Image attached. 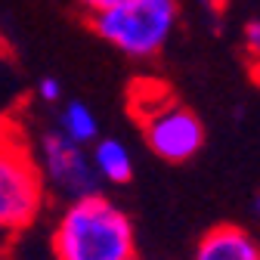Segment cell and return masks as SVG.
I'll use <instances>...</instances> for the list:
<instances>
[{"label":"cell","instance_id":"6da1fadb","mask_svg":"<svg viewBox=\"0 0 260 260\" xmlns=\"http://www.w3.org/2000/svg\"><path fill=\"white\" fill-rule=\"evenodd\" d=\"M134 248V223L103 192L69 202L50 236L53 260H127Z\"/></svg>","mask_w":260,"mask_h":260},{"label":"cell","instance_id":"7a4b0ae2","mask_svg":"<svg viewBox=\"0 0 260 260\" xmlns=\"http://www.w3.org/2000/svg\"><path fill=\"white\" fill-rule=\"evenodd\" d=\"M96 38L130 59H155L180 22L177 0H121L87 16Z\"/></svg>","mask_w":260,"mask_h":260},{"label":"cell","instance_id":"3957f363","mask_svg":"<svg viewBox=\"0 0 260 260\" xmlns=\"http://www.w3.org/2000/svg\"><path fill=\"white\" fill-rule=\"evenodd\" d=\"M44 177L19 127L0 121V230L22 233L44 208Z\"/></svg>","mask_w":260,"mask_h":260},{"label":"cell","instance_id":"277c9868","mask_svg":"<svg viewBox=\"0 0 260 260\" xmlns=\"http://www.w3.org/2000/svg\"><path fill=\"white\" fill-rule=\"evenodd\" d=\"M130 109L143 124V137L152 155L161 161H189L205 143V124L192 109L174 103L165 87H155V96H149V84H140L130 96Z\"/></svg>","mask_w":260,"mask_h":260},{"label":"cell","instance_id":"5b68a950","mask_svg":"<svg viewBox=\"0 0 260 260\" xmlns=\"http://www.w3.org/2000/svg\"><path fill=\"white\" fill-rule=\"evenodd\" d=\"M38 168H41L44 186L53 189L65 202H75V199H84V195L100 192V177L93 171L87 146L72 143L59 130H50V134L41 137Z\"/></svg>","mask_w":260,"mask_h":260},{"label":"cell","instance_id":"8992f818","mask_svg":"<svg viewBox=\"0 0 260 260\" xmlns=\"http://www.w3.org/2000/svg\"><path fill=\"white\" fill-rule=\"evenodd\" d=\"M195 260H260V245L242 226L223 223L202 236Z\"/></svg>","mask_w":260,"mask_h":260},{"label":"cell","instance_id":"52a82bcc","mask_svg":"<svg viewBox=\"0 0 260 260\" xmlns=\"http://www.w3.org/2000/svg\"><path fill=\"white\" fill-rule=\"evenodd\" d=\"M90 161H93V171L100 177V183L124 186V183H130V177H134V155H130L124 140L100 137L93 143Z\"/></svg>","mask_w":260,"mask_h":260},{"label":"cell","instance_id":"ba28073f","mask_svg":"<svg viewBox=\"0 0 260 260\" xmlns=\"http://www.w3.org/2000/svg\"><path fill=\"white\" fill-rule=\"evenodd\" d=\"M59 134L69 137L78 146H93L96 140H100V118H96V112L87 103L72 100V103H65L62 112H59Z\"/></svg>","mask_w":260,"mask_h":260},{"label":"cell","instance_id":"9c48e42d","mask_svg":"<svg viewBox=\"0 0 260 260\" xmlns=\"http://www.w3.org/2000/svg\"><path fill=\"white\" fill-rule=\"evenodd\" d=\"M38 96H41L44 103H59V100H62V84H59L56 78H41Z\"/></svg>","mask_w":260,"mask_h":260},{"label":"cell","instance_id":"30bf717a","mask_svg":"<svg viewBox=\"0 0 260 260\" xmlns=\"http://www.w3.org/2000/svg\"><path fill=\"white\" fill-rule=\"evenodd\" d=\"M245 47L254 59H260V19H251L245 25Z\"/></svg>","mask_w":260,"mask_h":260},{"label":"cell","instance_id":"8fae6325","mask_svg":"<svg viewBox=\"0 0 260 260\" xmlns=\"http://www.w3.org/2000/svg\"><path fill=\"white\" fill-rule=\"evenodd\" d=\"M75 4H78L87 16H93V13H100V10H109V7L121 4V0H75Z\"/></svg>","mask_w":260,"mask_h":260},{"label":"cell","instance_id":"7c38bea8","mask_svg":"<svg viewBox=\"0 0 260 260\" xmlns=\"http://www.w3.org/2000/svg\"><path fill=\"white\" fill-rule=\"evenodd\" d=\"M211 7H226V0H208Z\"/></svg>","mask_w":260,"mask_h":260},{"label":"cell","instance_id":"4fadbf2b","mask_svg":"<svg viewBox=\"0 0 260 260\" xmlns=\"http://www.w3.org/2000/svg\"><path fill=\"white\" fill-rule=\"evenodd\" d=\"M257 214H260V195H257Z\"/></svg>","mask_w":260,"mask_h":260},{"label":"cell","instance_id":"5bb4252c","mask_svg":"<svg viewBox=\"0 0 260 260\" xmlns=\"http://www.w3.org/2000/svg\"><path fill=\"white\" fill-rule=\"evenodd\" d=\"M127 260H137V257H127Z\"/></svg>","mask_w":260,"mask_h":260}]
</instances>
